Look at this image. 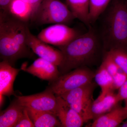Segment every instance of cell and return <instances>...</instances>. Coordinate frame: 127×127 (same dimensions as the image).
Wrapping results in <instances>:
<instances>
[{
  "label": "cell",
  "instance_id": "obj_7",
  "mask_svg": "<svg viewBox=\"0 0 127 127\" xmlns=\"http://www.w3.org/2000/svg\"><path fill=\"white\" fill-rule=\"evenodd\" d=\"M77 31L64 24H56L44 28L37 37L46 43L58 47L65 45L79 35Z\"/></svg>",
  "mask_w": 127,
  "mask_h": 127
},
{
  "label": "cell",
  "instance_id": "obj_26",
  "mask_svg": "<svg viewBox=\"0 0 127 127\" xmlns=\"http://www.w3.org/2000/svg\"><path fill=\"white\" fill-rule=\"evenodd\" d=\"M12 0H0V11L8 13L9 7Z\"/></svg>",
  "mask_w": 127,
  "mask_h": 127
},
{
  "label": "cell",
  "instance_id": "obj_6",
  "mask_svg": "<svg viewBox=\"0 0 127 127\" xmlns=\"http://www.w3.org/2000/svg\"><path fill=\"white\" fill-rule=\"evenodd\" d=\"M97 85L93 81L59 95L81 116L84 123L93 120L92 107L94 92Z\"/></svg>",
  "mask_w": 127,
  "mask_h": 127
},
{
  "label": "cell",
  "instance_id": "obj_21",
  "mask_svg": "<svg viewBox=\"0 0 127 127\" xmlns=\"http://www.w3.org/2000/svg\"><path fill=\"white\" fill-rule=\"evenodd\" d=\"M105 52H107L120 69L127 74V51L115 49Z\"/></svg>",
  "mask_w": 127,
  "mask_h": 127
},
{
  "label": "cell",
  "instance_id": "obj_19",
  "mask_svg": "<svg viewBox=\"0 0 127 127\" xmlns=\"http://www.w3.org/2000/svg\"><path fill=\"white\" fill-rule=\"evenodd\" d=\"M94 79L95 83L101 88V93L98 97H102L111 92H114L113 77L102 64L95 72Z\"/></svg>",
  "mask_w": 127,
  "mask_h": 127
},
{
  "label": "cell",
  "instance_id": "obj_23",
  "mask_svg": "<svg viewBox=\"0 0 127 127\" xmlns=\"http://www.w3.org/2000/svg\"><path fill=\"white\" fill-rule=\"evenodd\" d=\"M34 127V123L30 118L27 109L24 108L23 112L14 127Z\"/></svg>",
  "mask_w": 127,
  "mask_h": 127
},
{
  "label": "cell",
  "instance_id": "obj_2",
  "mask_svg": "<svg viewBox=\"0 0 127 127\" xmlns=\"http://www.w3.org/2000/svg\"><path fill=\"white\" fill-rule=\"evenodd\" d=\"M103 48L100 37L92 28L65 45L59 47L63 59L58 66L60 75L95 62Z\"/></svg>",
  "mask_w": 127,
  "mask_h": 127
},
{
  "label": "cell",
  "instance_id": "obj_24",
  "mask_svg": "<svg viewBox=\"0 0 127 127\" xmlns=\"http://www.w3.org/2000/svg\"><path fill=\"white\" fill-rule=\"evenodd\" d=\"M114 91L118 90L127 80V74L122 70L113 76Z\"/></svg>",
  "mask_w": 127,
  "mask_h": 127
},
{
  "label": "cell",
  "instance_id": "obj_12",
  "mask_svg": "<svg viewBox=\"0 0 127 127\" xmlns=\"http://www.w3.org/2000/svg\"><path fill=\"white\" fill-rule=\"evenodd\" d=\"M22 70L40 79L49 82L56 79L61 75L58 66L40 58L36 59L28 67H23Z\"/></svg>",
  "mask_w": 127,
  "mask_h": 127
},
{
  "label": "cell",
  "instance_id": "obj_18",
  "mask_svg": "<svg viewBox=\"0 0 127 127\" xmlns=\"http://www.w3.org/2000/svg\"><path fill=\"white\" fill-rule=\"evenodd\" d=\"M66 4L75 18L87 25L91 23L89 18L90 0H65Z\"/></svg>",
  "mask_w": 127,
  "mask_h": 127
},
{
  "label": "cell",
  "instance_id": "obj_9",
  "mask_svg": "<svg viewBox=\"0 0 127 127\" xmlns=\"http://www.w3.org/2000/svg\"><path fill=\"white\" fill-rule=\"evenodd\" d=\"M27 41L30 49L39 58L59 66L63 59L61 51L41 40L37 36L32 34L30 28L27 32Z\"/></svg>",
  "mask_w": 127,
  "mask_h": 127
},
{
  "label": "cell",
  "instance_id": "obj_3",
  "mask_svg": "<svg viewBox=\"0 0 127 127\" xmlns=\"http://www.w3.org/2000/svg\"><path fill=\"white\" fill-rule=\"evenodd\" d=\"M101 37L105 52L115 49L127 51V5L117 1L107 11Z\"/></svg>",
  "mask_w": 127,
  "mask_h": 127
},
{
  "label": "cell",
  "instance_id": "obj_20",
  "mask_svg": "<svg viewBox=\"0 0 127 127\" xmlns=\"http://www.w3.org/2000/svg\"><path fill=\"white\" fill-rule=\"evenodd\" d=\"M111 0H90L89 18L91 23L95 22L106 10Z\"/></svg>",
  "mask_w": 127,
  "mask_h": 127
},
{
  "label": "cell",
  "instance_id": "obj_8",
  "mask_svg": "<svg viewBox=\"0 0 127 127\" xmlns=\"http://www.w3.org/2000/svg\"><path fill=\"white\" fill-rule=\"evenodd\" d=\"M19 102L24 108L40 112H48L56 114L57 97L55 94L46 88L40 93L17 96Z\"/></svg>",
  "mask_w": 127,
  "mask_h": 127
},
{
  "label": "cell",
  "instance_id": "obj_15",
  "mask_svg": "<svg viewBox=\"0 0 127 127\" xmlns=\"http://www.w3.org/2000/svg\"><path fill=\"white\" fill-rule=\"evenodd\" d=\"M24 109L16 98L6 109L1 112L0 127H14Z\"/></svg>",
  "mask_w": 127,
  "mask_h": 127
},
{
  "label": "cell",
  "instance_id": "obj_10",
  "mask_svg": "<svg viewBox=\"0 0 127 127\" xmlns=\"http://www.w3.org/2000/svg\"><path fill=\"white\" fill-rule=\"evenodd\" d=\"M57 107L56 114L63 127H81L84 122L81 116L73 109L61 96L56 95Z\"/></svg>",
  "mask_w": 127,
  "mask_h": 127
},
{
  "label": "cell",
  "instance_id": "obj_13",
  "mask_svg": "<svg viewBox=\"0 0 127 127\" xmlns=\"http://www.w3.org/2000/svg\"><path fill=\"white\" fill-rule=\"evenodd\" d=\"M127 118V107L118 104L107 113L94 120L92 127H119Z\"/></svg>",
  "mask_w": 127,
  "mask_h": 127
},
{
  "label": "cell",
  "instance_id": "obj_17",
  "mask_svg": "<svg viewBox=\"0 0 127 127\" xmlns=\"http://www.w3.org/2000/svg\"><path fill=\"white\" fill-rule=\"evenodd\" d=\"M27 109L35 127H62L61 122L55 114Z\"/></svg>",
  "mask_w": 127,
  "mask_h": 127
},
{
  "label": "cell",
  "instance_id": "obj_4",
  "mask_svg": "<svg viewBox=\"0 0 127 127\" xmlns=\"http://www.w3.org/2000/svg\"><path fill=\"white\" fill-rule=\"evenodd\" d=\"M75 18L66 4L60 0H43L35 12L32 21L40 25H67Z\"/></svg>",
  "mask_w": 127,
  "mask_h": 127
},
{
  "label": "cell",
  "instance_id": "obj_5",
  "mask_svg": "<svg viewBox=\"0 0 127 127\" xmlns=\"http://www.w3.org/2000/svg\"><path fill=\"white\" fill-rule=\"evenodd\" d=\"M95 74L87 67H79L60 75L56 79L49 82L47 88L56 95H61L93 82Z\"/></svg>",
  "mask_w": 127,
  "mask_h": 127
},
{
  "label": "cell",
  "instance_id": "obj_25",
  "mask_svg": "<svg viewBox=\"0 0 127 127\" xmlns=\"http://www.w3.org/2000/svg\"><path fill=\"white\" fill-rule=\"evenodd\" d=\"M117 94L120 101L124 100L125 102V106L127 107V80L118 89V92Z\"/></svg>",
  "mask_w": 127,
  "mask_h": 127
},
{
  "label": "cell",
  "instance_id": "obj_27",
  "mask_svg": "<svg viewBox=\"0 0 127 127\" xmlns=\"http://www.w3.org/2000/svg\"><path fill=\"white\" fill-rule=\"evenodd\" d=\"M22 0L31 5L34 9L35 12L43 0Z\"/></svg>",
  "mask_w": 127,
  "mask_h": 127
},
{
  "label": "cell",
  "instance_id": "obj_14",
  "mask_svg": "<svg viewBox=\"0 0 127 127\" xmlns=\"http://www.w3.org/2000/svg\"><path fill=\"white\" fill-rule=\"evenodd\" d=\"M120 101L117 94L114 92H111L102 97H97L92 105L93 120L111 111Z\"/></svg>",
  "mask_w": 127,
  "mask_h": 127
},
{
  "label": "cell",
  "instance_id": "obj_11",
  "mask_svg": "<svg viewBox=\"0 0 127 127\" xmlns=\"http://www.w3.org/2000/svg\"><path fill=\"white\" fill-rule=\"evenodd\" d=\"M20 69L15 68L8 62L2 61L0 63V104H3V96L13 95V86Z\"/></svg>",
  "mask_w": 127,
  "mask_h": 127
},
{
  "label": "cell",
  "instance_id": "obj_22",
  "mask_svg": "<svg viewBox=\"0 0 127 127\" xmlns=\"http://www.w3.org/2000/svg\"><path fill=\"white\" fill-rule=\"evenodd\" d=\"M102 64L112 77L121 70L107 52H105Z\"/></svg>",
  "mask_w": 127,
  "mask_h": 127
},
{
  "label": "cell",
  "instance_id": "obj_1",
  "mask_svg": "<svg viewBox=\"0 0 127 127\" xmlns=\"http://www.w3.org/2000/svg\"><path fill=\"white\" fill-rule=\"evenodd\" d=\"M29 27L9 13L0 12V56L2 61L14 66L17 61L30 58L32 50L27 38Z\"/></svg>",
  "mask_w": 127,
  "mask_h": 127
},
{
  "label": "cell",
  "instance_id": "obj_28",
  "mask_svg": "<svg viewBox=\"0 0 127 127\" xmlns=\"http://www.w3.org/2000/svg\"><path fill=\"white\" fill-rule=\"evenodd\" d=\"M119 127H127V118L120 124Z\"/></svg>",
  "mask_w": 127,
  "mask_h": 127
},
{
  "label": "cell",
  "instance_id": "obj_16",
  "mask_svg": "<svg viewBox=\"0 0 127 127\" xmlns=\"http://www.w3.org/2000/svg\"><path fill=\"white\" fill-rule=\"evenodd\" d=\"M8 13L14 18L27 23L32 21L35 11L31 5L22 0H12Z\"/></svg>",
  "mask_w": 127,
  "mask_h": 127
}]
</instances>
